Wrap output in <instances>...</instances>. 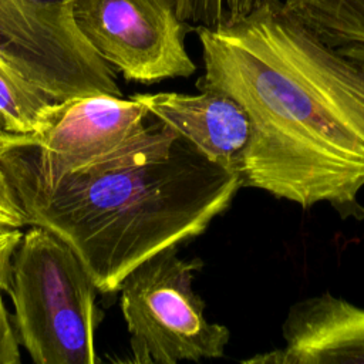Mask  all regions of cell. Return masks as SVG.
<instances>
[{
  "mask_svg": "<svg viewBox=\"0 0 364 364\" xmlns=\"http://www.w3.org/2000/svg\"><path fill=\"white\" fill-rule=\"evenodd\" d=\"M199 90L237 101L250 122L243 186L364 219V67L294 18L282 0L219 27H195Z\"/></svg>",
  "mask_w": 364,
  "mask_h": 364,
  "instance_id": "6da1fadb",
  "label": "cell"
},
{
  "mask_svg": "<svg viewBox=\"0 0 364 364\" xmlns=\"http://www.w3.org/2000/svg\"><path fill=\"white\" fill-rule=\"evenodd\" d=\"M27 225L65 242L102 293L154 255L202 235L243 186L155 117L132 142L84 168L50 172L0 146Z\"/></svg>",
  "mask_w": 364,
  "mask_h": 364,
  "instance_id": "7a4b0ae2",
  "label": "cell"
},
{
  "mask_svg": "<svg viewBox=\"0 0 364 364\" xmlns=\"http://www.w3.org/2000/svg\"><path fill=\"white\" fill-rule=\"evenodd\" d=\"M97 290L74 250L50 230L23 233L9 294L20 344L37 364H94L100 321Z\"/></svg>",
  "mask_w": 364,
  "mask_h": 364,
  "instance_id": "3957f363",
  "label": "cell"
},
{
  "mask_svg": "<svg viewBox=\"0 0 364 364\" xmlns=\"http://www.w3.org/2000/svg\"><path fill=\"white\" fill-rule=\"evenodd\" d=\"M200 267V259H182L172 246L122 280L118 290L131 361L175 364L223 357L230 333L205 317V303L192 287Z\"/></svg>",
  "mask_w": 364,
  "mask_h": 364,
  "instance_id": "277c9868",
  "label": "cell"
},
{
  "mask_svg": "<svg viewBox=\"0 0 364 364\" xmlns=\"http://www.w3.org/2000/svg\"><path fill=\"white\" fill-rule=\"evenodd\" d=\"M75 0H0V60L57 101L117 95L111 65L81 33Z\"/></svg>",
  "mask_w": 364,
  "mask_h": 364,
  "instance_id": "5b68a950",
  "label": "cell"
},
{
  "mask_svg": "<svg viewBox=\"0 0 364 364\" xmlns=\"http://www.w3.org/2000/svg\"><path fill=\"white\" fill-rule=\"evenodd\" d=\"M74 17L95 51L128 81L152 84L196 71L185 48L192 27L169 0H75Z\"/></svg>",
  "mask_w": 364,
  "mask_h": 364,
  "instance_id": "8992f818",
  "label": "cell"
},
{
  "mask_svg": "<svg viewBox=\"0 0 364 364\" xmlns=\"http://www.w3.org/2000/svg\"><path fill=\"white\" fill-rule=\"evenodd\" d=\"M152 115L138 101L88 95L60 101L50 124L33 135H16L1 145L50 172L88 166L136 139Z\"/></svg>",
  "mask_w": 364,
  "mask_h": 364,
  "instance_id": "52a82bcc",
  "label": "cell"
},
{
  "mask_svg": "<svg viewBox=\"0 0 364 364\" xmlns=\"http://www.w3.org/2000/svg\"><path fill=\"white\" fill-rule=\"evenodd\" d=\"M286 346L256 354L255 364H364V307L331 293L294 303L283 323Z\"/></svg>",
  "mask_w": 364,
  "mask_h": 364,
  "instance_id": "ba28073f",
  "label": "cell"
},
{
  "mask_svg": "<svg viewBox=\"0 0 364 364\" xmlns=\"http://www.w3.org/2000/svg\"><path fill=\"white\" fill-rule=\"evenodd\" d=\"M152 117L171 127L215 164L242 172L250 122L242 105L225 92L134 94Z\"/></svg>",
  "mask_w": 364,
  "mask_h": 364,
  "instance_id": "9c48e42d",
  "label": "cell"
},
{
  "mask_svg": "<svg viewBox=\"0 0 364 364\" xmlns=\"http://www.w3.org/2000/svg\"><path fill=\"white\" fill-rule=\"evenodd\" d=\"M58 102L0 60V117L9 132H40L53 119Z\"/></svg>",
  "mask_w": 364,
  "mask_h": 364,
  "instance_id": "30bf717a",
  "label": "cell"
},
{
  "mask_svg": "<svg viewBox=\"0 0 364 364\" xmlns=\"http://www.w3.org/2000/svg\"><path fill=\"white\" fill-rule=\"evenodd\" d=\"M284 9L336 47L364 34V0H282Z\"/></svg>",
  "mask_w": 364,
  "mask_h": 364,
  "instance_id": "8fae6325",
  "label": "cell"
},
{
  "mask_svg": "<svg viewBox=\"0 0 364 364\" xmlns=\"http://www.w3.org/2000/svg\"><path fill=\"white\" fill-rule=\"evenodd\" d=\"M181 20L195 27H219L236 21L272 0H169Z\"/></svg>",
  "mask_w": 364,
  "mask_h": 364,
  "instance_id": "7c38bea8",
  "label": "cell"
},
{
  "mask_svg": "<svg viewBox=\"0 0 364 364\" xmlns=\"http://www.w3.org/2000/svg\"><path fill=\"white\" fill-rule=\"evenodd\" d=\"M27 225L26 215L17 195L0 166V226L23 228Z\"/></svg>",
  "mask_w": 364,
  "mask_h": 364,
  "instance_id": "4fadbf2b",
  "label": "cell"
},
{
  "mask_svg": "<svg viewBox=\"0 0 364 364\" xmlns=\"http://www.w3.org/2000/svg\"><path fill=\"white\" fill-rule=\"evenodd\" d=\"M20 361V340L0 294V364H18Z\"/></svg>",
  "mask_w": 364,
  "mask_h": 364,
  "instance_id": "5bb4252c",
  "label": "cell"
},
{
  "mask_svg": "<svg viewBox=\"0 0 364 364\" xmlns=\"http://www.w3.org/2000/svg\"><path fill=\"white\" fill-rule=\"evenodd\" d=\"M23 237L20 228L0 226V291H9L11 277V262Z\"/></svg>",
  "mask_w": 364,
  "mask_h": 364,
  "instance_id": "9a60e30c",
  "label": "cell"
},
{
  "mask_svg": "<svg viewBox=\"0 0 364 364\" xmlns=\"http://www.w3.org/2000/svg\"><path fill=\"white\" fill-rule=\"evenodd\" d=\"M334 48L337 51H340L343 55L348 57L350 60H353L357 64L364 67V34L357 36L351 40H347V41L336 46Z\"/></svg>",
  "mask_w": 364,
  "mask_h": 364,
  "instance_id": "2e32d148",
  "label": "cell"
},
{
  "mask_svg": "<svg viewBox=\"0 0 364 364\" xmlns=\"http://www.w3.org/2000/svg\"><path fill=\"white\" fill-rule=\"evenodd\" d=\"M14 136H16V134H11V132L7 131L6 124H4L3 118L0 117V146L4 145V144H7V142H10Z\"/></svg>",
  "mask_w": 364,
  "mask_h": 364,
  "instance_id": "e0dca14e",
  "label": "cell"
}]
</instances>
